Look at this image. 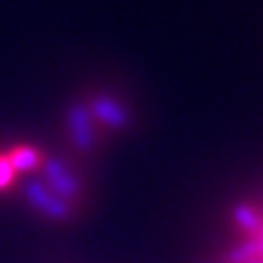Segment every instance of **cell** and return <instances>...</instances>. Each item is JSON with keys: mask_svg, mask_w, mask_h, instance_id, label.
<instances>
[{"mask_svg": "<svg viewBox=\"0 0 263 263\" xmlns=\"http://www.w3.org/2000/svg\"><path fill=\"white\" fill-rule=\"evenodd\" d=\"M24 195H27V200L33 204V206H37L42 213H46V215H51L55 219H66L70 215L68 204H66L62 197L51 193L44 184H40V182H29L27 189H24Z\"/></svg>", "mask_w": 263, "mask_h": 263, "instance_id": "6da1fadb", "label": "cell"}, {"mask_svg": "<svg viewBox=\"0 0 263 263\" xmlns=\"http://www.w3.org/2000/svg\"><path fill=\"white\" fill-rule=\"evenodd\" d=\"M46 178H48V182H51L55 195L62 197V200H72V197H77L81 191L79 180L57 158H51L46 162Z\"/></svg>", "mask_w": 263, "mask_h": 263, "instance_id": "7a4b0ae2", "label": "cell"}, {"mask_svg": "<svg viewBox=\"0 0 263 263\" xmlns=\"http://www.w3.org/2000/svg\"><path fill=\"white\" fill-rule=\"evenodd\" d=\"M68 121H70V134H72V141L79 149H90L92 147V123H90V110L86 105H72L70 114H68Z\"/></svg>", "mask_w": 263, "mask_h": 263, "instance_id": "3957f363", "label": "cell"}, {"mask_svg": "<svg viewBox=\"0 0 263 263\" xmlns=\"http://www.w3.org/2000/svg\"><path fill=\"white\" fill-rule=\"evenodd\" d=\"M92 112L97 114L103 123H108L112 127H125L129 123V117L123 105L112 101L110 97H97L92 101Z\"/></svg>", "mask_w": 263, "mask_h": 263, "instance_id": "277c9868", "label": "cell"}, {"mask_svg": "<svg viewBox=\"0 0 263 263\" xmlns=\"http://www.w3.org/2000/svg\"><path fill=\"white\" fill-rule=\"evenodd\" d=\"M9 162H11L13 171H31V169L37 167L40 156H37V152L29 149V147H22V149H15V152L11 154Z\"/></svg>", "mask_w": 263, "mask_h": 263, "instance_id": "5b68a950", "label": "cell"}, {"mask_svg": "<svg viewBox=\"0 0 263 263\" xmlns=\"http://www.w3.org/2000/svg\"><path fill=\"white\" fill-rule=\"evenodd\" d=\"M235 219H237V224L243 226L246 230H254V233H257V230L263 228V217L250 206H237L235 209Z\"/></svg>", "mask_w": 263, "mask_h": 263, "instance_id": "8992f818", "label": "cell"}, {"mask_svg": "<svg viewBox=\"0 0 263 263\" xmlns=\"http://www.w3.org/2000/svg\"><path fill=\"white\" fill-rule=\"evenodd\" d=\"M261 254H263V248L259 246V241H248V243L239 246V248H235L228 254V259H230V263H248L252 259L261 257Z\"/></svg>", "mask_w": 263, "mask_h": 263, "instance_id": "52a82bcc", "label": "cell"}, {"mask_svg": "<svg viewBox=\"0 0 263 263\" xmlns=\"http://www.w3.org/2000/svg\"><path fill=\"white\" fill-rule=\"evenodd\" d=\"M11 176H13V167H11L9 158H0V189L9 184Z\"/></svg>", "mask_w": 263, "mask_h": 263, "instance_id": "ba28073f", "label": "cell"}, {"mask_svg": "<svg viewBox=\"0 0 263 263\" xmlns=\"http://www.w3.org/2000/svg\"><path fill=\"white\" fill-rule=\"evenodd\" d=\"M259 246L263 248V230H261V235H259Z\"/></svg>", "mask_w": 263, "mask_h": 263, "instance_id": "9c48e42d", "label": "cell"}]
</instances>
